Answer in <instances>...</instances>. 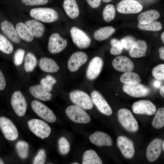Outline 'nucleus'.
<instances>
[{"mask_svg": "<svg viewBox=\"0 0 164 164\" xmlns=\"http://www.w3.org/2000/svg\"><path fill=\"white\" fill-rule=\"evenodd\" d=\"M117 115L119 122L126 130L132 132L138 130V122L129 110L121 109L118 111Z\"/></svg>", "mask_w": 164, "mask_h": 164, "instance_id": "nucleus-1", "label": "nucleus"}, {"mask_svg": "<svg viewBox=\"0 0 164 164\" xmlns=\"http://www.w3.org/2000/svg\"><path fill=\"white\" fill-rule=\"evenodd\" d=\"M31 17L43 22H52L58 19L59 15L54 9L49 8H38L32 9L30 12Z\"/></svg>", "mask_w": 164, "mask_h": 164, "instance_id": "nucleus-2", "label": "nucleus"}, {"mask_svg": "<svg viewBox=\"0 0 164 164\" xmlns=\"http://www.w3.org/2000/svg\"><path fill=\"white\" fill-rule=\"evenodd\" d=\"M28 125L30 130L35 135L42 139L48 137L50 133V127L41 120L32 119L28 121Z\"/></svg>", "mask_w": 164, "mask_h": 164, "instance_id": "nucleus-3", "label": "nucleus"}, {"mask_svg": "<svg viewBox=\"0 0 164 164\" xmlns=\"http://www.w3.org/2000/svg\"><path fill=\"white\" fill-rule=\"evenodd\" d=\"M69 97L73 103L83 109L89 110L93 108L91 99L87 94L83 91L74 90L70 92Z\"/></svg>", "mask_w": 164, "mask_h": 164, "instance_id": "nucleus-4", "label": "nucleus"}, {"mask_svg": "<svg viewBox=\"0 0 164 164\" xmlns=\"http://www.w3.org/2000/svg\"><path fill=\"white\" fill-rule=\"evenodd\" d=\"M65 112L67 116L74 122L84 124L91 121L89 115L82 108L76 105L69 106Z\"/></svg>", "mask_w": 164, "mask_h": 164, "instance_id": "nucleus-5", "label": "nucleus"}, {"mask_svg": "<svg viewBox=\"0 0 164 164\" xmlns=\"http://www.w3.org/2000/svg\"><path fill=\"white\" fill-rule=\"evenodd\" d=\"M32 108L40 117L50 123H53L56 120V117L52 110L42 102L33 100L31 103Z\"/></svg>", "mask_w": 164, "mask_h": 164, "instance_id": "nucleus-6", "label": "nucleus"}, {"mask_svg": "<svg viewBox=\"0 0 164 164\" xmlns=\"http://www.w3.org/2000/svg\"><path fill=\"white\" fill-rule=\"evenodd\" d=\"M11 103L18 116L22 117L25 114L27 109V103L25 97L20 91H17L14 92L11 97Z\"/></svg>", "mask_w": 164, "mask_h": 164, "instance_id": "nucleus-7", "label": "nucleus"}, {"mask_svg": "<svg viewBox=\"0 0 164 164\" xmlns=\"http://www.w3.org/2000/svg\"><path fill=\"white\" fill-rule=\"evenodd\" d=\"M71 36L74 43L78 47L85 49L89 46L91 40L84 31L76 27H73L70 30Z\"/></svg>", "mask_w": 164, "mask_h": 164, "instance_id": "nucleus-8", "label": "nucleus"}, {"mask_svg": "<svg viewBox=\"0 0 164 164\" xmlns=\"http://www.w3.org/2000/svg\"><path fill=\"white\" fill-rule=\"evenodd\" d=\"M0 128L4 136L8 140H15L18 137L17 129L9 118L4 116L0 117Z\"/></svg>", "mask_w": 164, "mask_h": 164, "instance_id": "nucleus-9", "label": "nucleus"}, {"mask_svg": "<svg viewBox=\"0 0 164 164\" xmlns=\"http://www.w3.org/2000/svg\"><path fill=\"white\" fill-rule=\"evenodd\" d=\"M143 9L142 5L135 0H122L116 6V10L123 14L136 13L140 12Z\"/></svg>", "mask_w": 164, "mask_h": 164, "instance_id": "nucleus-10", "label": "nucleus"}, {"mask_svg": "<svg viewBox=\"0 0 164 164\" xmlns=\"http://www.w3.org/2000/svg\"><path fill=\"white\" fill-rule=\"evenodd\" d=\"M67 45V39H63L58 33H54L49 38L48 49L50 53L56 54L63 50Z\"/></svg>", "mask_w": 164, "mask_h": 164, "instance_id": "nucleus-11", "label": "nucleus"}, {"mask_svg": "<svg viewBox=\"0 0 164 164\" xmlns=\"http://www.w3.org/2000/svg\"><path fill=\"white\" fill-rule=\"evenodd\" d=\"M133 112L136 114L152 115L156 111L155 105L147 100H141L135 102L132 106Z\"/></svg>", "mask_w": 164, "mask_h": 164, "instance_id": "nucleus-12", "label": "nucleus"}, {"mask_svg": "<svg viewBox=\"0 0 164 164\" xmlns=\"http://www.w3.org/2000/svg\"><path fill=\"white\" fill-rule=\"evenodd\" d=\"M117 145L123 155L127 159L133 157L135 153L134 143L125 136H118L117 140Z\"/></svg>", "mask_w": 164, "mask_h": 164, "instance_id": "nucleus-13", "label": "nucleus"}, {"mask_svg": "<svg viewBox=\"0 0 164 164\" xmlns=\"http://www.w3.org/2000/svg\"><path fill=\"white\" fill-rule=\"evenodd\" d=\"M123 91L128 95L139 97L148 95L150 92L149 88L142 84H125L123 86Z\"/></svg>", "mask_w": 164, "mask_h": 164, "instance_id": "nucleus-14", "label": "nucleus"}, {"mask_svg": "<svg viewBox=\"0 0 164 164\" xmlns=\"http://www.w3.org/2000/svg\"><path fill=\"white\" fill-rule=\"evenodd\" d=\"M103 65V60L99 56L92 58L88 64L86 72L87 78L90 80L96 79L101 72Z\"/></svg>", "mask_w": 164, "mask_h": 164, "instance_id": "nucleus-15", "label": "nucleus"}, {"mask_svg": "<svg viewBox=\"0 0 164 164\" xmlns=\"http://www.w3.org/2000/svg\"><path fill=\"white\" fill-rule=\"evenodd\" d=\"M91 97L93 103L100 112L108 116L112 114L111 108L98 91L96 90L93 91L91 94Z\"/></svg>", "mask_w": 164, "mask_h": 164, "instance_id": "nucleus-16", "label": "nucleus"}, {"mask_svg": "<svg viewBox=\"0 0 164 164\" xmlns=\"http://www.w3.org/2000/svg\"><path fill=\"white\" fill-rule=\"evenodd\" d=\"M163 141L160 138L152 140L148 145L146 151V156L151 162L156 160L159 156L162 150Z\"/></svg>", "mask_w": 164, "mask_h": 164, "instance_id": "nucleus-17", "label": "nucleus"}, {"mask_svg": "<svg viewBox=\"0 0 164 164\" xmlns=\"http://www.w3.org/2000/svg\"><path fill=\"white\" fill-rule=\"evenodd\" d=\"M87 59L88 56L85 53L81 51L75 52L71 56L68 60V68L71 72L76 71L86 63Z\"/></svg>", "mask_w": 164, "mask_h": 164, "instance_id": "nucleus-18", "label": "nucleus"}, {"mask_svg": "<svg viewBox=\"0 0 164 164\" xmlns=\"http://www.w3.org/2000/svg\"><path fill=\"white\" fill-rule=\"evenodd\" d=\"M112 64L116 70L122 72L132 71L134 67L132 61L128 57L124 56H118L114 58Z\"/></svg>", "mask_w": 164, "mask_h": 164, "instance_id": "nucleus-19", "label": "nucleus"}, {"mask_svg": "<svg viewBox=\"0 0 164 164\" xmlns=\"http://www.w3.org/2000/svg\"><path fill=\"white\" fill-rule=\"evenodd\" d=\"M89 139L92 144L98 146L112 145L113 141L111 138L107 133L103 132H95L90 135Z\"/></svg>", "mask_w": 164, "mask_h": 164, "instance_id": "nucleus-20", "label": "nucleus"}, {"mask_svg": "<svg viewBox=\"0 0 164 164\" xmlns=\"http://www.w3.org/2000/svg\"><path fill=\"white\" fill-rule=\"evenodd\" d=\"M0 27L3 33L11 41L17 43H20L19 37L12 23L5 20L1 23Z\"/></svg>", "mask_w": 164, "mask_h": 164, "instance_id": "nucleus-21", "label": "nucleus"}, {"mask_svg": "<svg viewBox=\"0 0 164 164\" xmlns=\"http://www.w3.org/2000/svg\"><path fill=\"white\" fill-rule=\"evenodd\" d=\"M147 49V44L145 41L138 40L134 42L130 49L129 54L132 57L135 58L145 56Z\"/></svg>", "mask_w": 164, "mask_h": 164, "instance_id": "nucleus-22", "label": "nucleus"}, {"mask_svg": "<svg viewBox=\"0 0 164 164\" xmlns=\"http://www.w3.org/2000/svg\"><path fill=\"white\" fill-rule=\"evenodd\" d=\"M29 91L35 97L43 101H48L52 97V94L45 90L40 85L37 84L30 87Z\"/></svg>", "mask_w": 164, "mask_h": 164, "instance_id": "nucleus-23", "label": "nucleus"}, {"mask_svg": "<svg viewBox=\"0 0 164 164\" xmlns=\"http://www.w3.org/2000/svg\"><path fill=\"white\" fill-rule=\"evenodd\" d=\"M25 24L29 28L34 36L36 38L41 37L44 32V25L36 19H32L25 22Z\"/></svg>", "mask_w": 164, "mask_h": 164, "instance_id": "nucleus-24", "label": "nucleus"}, {"mask_svg": "<svg viewBox=\"0 0 164 164\" xmlns=\"http://www.w3.org/2000/svg\"><path fill=\"white\" fill-rule=\"evenodd\" d=\"M39 66L42 70L48 73L57 72L60 68L54 60L46 57H43L40 58L39 61Z\"/></svg>", "mask_w": 164, "mask_h": 164, "instance_id": "nucleus-25", "label": "nucleus"}, {"mask_svg": "<svg viewBox=\"0 0 164 164\" xmlns=\"http://www.w3.org/2000/svg\"><path fill=\"white\" fill-rule=\"evenodd\" d=\"M160 16V14L158 11L151 9L141 13L138 15V19L139 23L145 24L157 19Z\"/></svg>", "mask_w": 164, "mask_h": 164, "instance_id": "nucleus-26", "label": "nucleus"}, {"mask_svg": "<svg viewBox=\"0 0 164 164\" xmlns=\"http://www.w3.org/2000/svg\"><path fill=\"white\" fill-rule=\"evenodd\" d=\"M63 7L67 15L71 18H76L78 16L79 10L75 0H64Z\"/></svg>", "mask_w": 164, "mask_h": 164, "instance_id": "nucleus-27", "label": "nucleus"}, {"mask_svg": "<svg viewBox=\"0 0 164 164\" xmlns=\"http://www.w3.org/2000/svg\"><path fill=\"white\" fill-rule=\"evenodd\" d=\"M15 27L18 34L21 39L28 42L33 40L34 36L25 23L19 22L16 24Z\"/></svg>", "mask_w": 164, "mask_h": 164, "instance_id": "nucleus-28", "label": "nucleus"}, {"mask_svg": "<svg viewBox=\"0 0 164 164\" xmlns=\"http://www.w3.org/2000/svg\"><path fill=\"white\" fill-rule=\"evenodd\" d=\"M115 31V29L112 26H108L103 27L95 31L94 37L97 40L103 41L108 38Z\"/></svg>", "mask_w": 164, "mask_h": 164, "instance_id": "nucleus-29", "label": "nucleus"}, {"mask_svg": "<svg viewBox=\"0 0 164 164\" xmlns=\"http://www.w3.org/2000/svg\"><path fill=\"white\" fill-rule=\"evenodd\" d=\"M82 164H102V162L96 152L92 149L85 151L83 156Z\"/></svg>", "mask_w": 164, "mask_h": 164, "instance_id": "nucleus-30", "label": "nucleus"}, {"mask_svg": "<svg viewBox=\"0 0 164 164\" xmlns=\"http://www.w3.org/2000/svg\"><path fill=\"white\" fill-rule=\"evenodd\" d=\"M121 82L128 84H139L141 79L136 73L131 71L125 72L122 74L120 78Z\"/></svg>", "mask_w": 164, "mask_h": 164, "instance_id": "nucleus-31", "label": "nucleus"}, {"mask_svg": "<svg viewBox=\"0 0 164 164\" xmlns=\"http://www.w3.org/2000/svg\"><path fill=\"white\" fill-rule=\"evenodd\" d=\"M37 64V60L35 55L31 52H28L24 57V66L27 72L33 71Z\"/></svg>", "mask_w": 164, "mask_h": 164, "instance_id": "nucleus-32", "label": "nucleus"}, {"mask_svg": "<svg viewBox=\"0 0 164 164\" xmlns=\"http://www.w3.org/2000/svg\"><path fill=\"white\" fill-rule=\"evenodd\" d=\"M152 126L156 129H160L164 126V108H159L156 112L152 122Z\"/></svg>", "mask_w": 164, "mask_h": 164, "instance_id": "nucleus-33", "label": "nucleus"}, {"mask_svg": "<svg viewBox=\"0 0 164 164\" xmlns=\"http://www.w3.org/2000/svg\"><path fill=\"white\" fill-rule=\"evenodd\" d=\"M13 50V47L10 42L4 35L0 33V50L3 53L10 54Z\"/></svg>", "mask_w": 164, "mask_h": 164, "instance_id": "nucleus-34", "label": "nucleus"}, {"mask_svg": "<svg viewBox=\"0 0 164 164\" xmlns=\"http://www.w3.org/2000/svg\"><path fill=\"white\" fill-rule=\"evenodd\" d=\"M16 149L19 156L22 159L27 157L28 154L29 145L23 141H18L16 144Z\"/></svg>", "mask_w": 164, "mask_h": 164, "instance_id": "nucleus-35", "label": "nucleus"}, {"mask_svg": "<svg viewBox=\"0 0 164 164\" xmlns=\"http://www.w3.org/2000/svg\"><path fill=\"white\" fill-rule=\"evenodd\" d=\"M56 80L53 76L47 75L45 78H42L40 80V85L46 91L50 92L53 89V86L56 82Z\"/></svg>", "mask_w": 164, "mask_h": 164, "instance_id": "nucleus-36", "label": "nucleus"}, {"mask_svg": "<svg viewBox=\"0 0 164 164\" xmlns=\"http://www.w3.org/2000/svg\"><path fill=\"white\" fill-rule=\"evenodd\" d=\"M102 15L105 21L108 22L113 20L115 16V9L114 6L111 4L106 5L103 9Z\"/></svg>", "mask_w": 164, "mask_h": 164, "instance_id": "nucleus-37", "label": "nucleus"}, {"mask_svg": "<svg viewBox=\"0 0 164 164\" xmlns=\"http://www.w3.org/2000/svg\"><path fill=\"white\" fill-rule=\"evenodd\" d=\"M138 28L141 29L153 31H158L161 29L162 25L161 23L158 21H153L150 23L142 24L138 23Z\"/></svg>", "mask_w": 164, "mask_h": 164, "instance_id": "nucleus-38", "label": "nucleus"}, {"mask_svg": "<svg viewBox=\"0 0 164 164\" xmlns=\"http://www.w3.org/2000/svg\"><path fill=\"white\" fill-rule=\"evenodd\" d=\"M58 148L60 153L62 155L67 154L70 149V144L66 138L62 137L58 141Z\"/></svg>", "mask_w": 164, "mask_h": 164, "instance_id": "nucleus-39", "label": "nucleus"}, {"mask_svg": "<svg viewBox=\"0 0 164 164\" xmlns=\"http://www.w3.org/2000/svg\"><path fill=\"white\" fill-rule=\"evenodd\" d=\"M111 48V53L113 55H117L121 53L123 46L121 41L115 38L111 39L110 41Z\"/></svg>", "mask_w": 164, "mask_h": 164, "instance_id": "nucleus-40", "label": "nucleus"}, {"mask_svg": "<svg viewBox=\"0 0 164 164\" xmlns=\"http://www.w3.org/2000/svg\"><path fill=\"white\" fill-rule=\"evenodd\" d=\"M153 76L156 79L160 80H164V64H159L152 70Z\"/></svg>", "mask_w": 164, "mask_h": 164, "instance_id": "nucleus-41", "label": "nucleus"}, {"mask_svg": "<svg viewBox=\"0 0 164 164\" xmlns=\"http://www.w3.org/2000/svg\"><path fill=\"white\" fill-rule=\"evenodd\" d=\"M25 51L22 49H19L15 51L13 57L14 63L16 66L20 65L22 63Z\"/></svg>", "mask_w": 164, "mask_h": 164, "instance_id": "nucleus-42", "label": "nucleus"}, {"mask_svg": "<svg viewBox=\"0 0 164 164\" xmlns=\"http://www.w3.org/2000/svg\"><path fill=\"white\" fill-rule=\"evenodd\" d=\"M46 157L45 150L43 149H40L37 155L34 157L33 163L34 164H44L46 161Z\"/></svg>", "mask_w": 164, "mask_h": 164, "instance_id": "nucleus-43", "label": "nucleus"}, {"mask_svg": "<svg viewBox=\"0 0 164 164\" xmlns=\"http://www.w3.org/2000/svg\"><path fill=\"white\" fill-rule=\"evenodd\" d=\"M27 5L35 6L46 4L48 0H21Z\"/></svg>", "mask_w": 164, "mask_h": 164, "instance_id": "nucleus-44", "label": "nucleus"}, {"mask_svg": "<svg viewBox=\"0 0 164 164\" xmlns=\"http://www.w3.org/2000/svg\"><path fill=\"white\" fill-rule=\"evenodd\" d=\"M125 40L126 47L125 49L128 50L130 49L132 45L135 41L134 37L131 36H127L123 38Z\"/></svg>", "mask_w": 164, "mask_h": 164, "instance_id": "nucleus-45", "label": "nucleus"}, {"mask_svg": "<svg viewBox=\"0 0 164 164\" xmlns=\"http://www.w3.org/2000/svg\"><path fill=\"white\" fill-rule=\"evenodd\" d=\"M88 4L93 8L99 7L101 3V0H86Z\"/></svg>", "mask_w": 164, "mask_h": 164, "instance_id": "nucleus-46", "label": "nucleus"}, {"mask_svg": "<svg viewBox=\"0 0 164 164\" xmlns=\"http://www.w3.org/2000/svg\"><path fill=\"white\" fill-rule=\"evenodd\" d=\"M6 81L5 77L0 69V91L3 90L5 87Z\"/></svg>", "mask_w": 164, "mask_h": 164, "instance_id": "nucleus-47", "label": "nucleus"}, {"mask_svg": "<svg viewBox=\"0 0 164 164\" xmlns=\"http://www.w3.org/2000/svg\"><path fill=\"white\" fill-rule=\"evenodd\" d=\"M159 57L162 60H164V46H162L160 47L159 50Z\"/></svg>", "mask_w": 164, "mask_h": 164, "instance_id": "nucleus-48", "label": "nucleus"}, {"mask_svg": "<svg viewBox=\"0 0 164 164\" xmlns=\"http://www.w3.org/2000/svg\"><path fill=\"white\" fill-rule=\"evenodd\" d=\"M160 94L163 97H164V86H162L160 89L159 91Z\"/></svg>", "mask_w": 164, "mask_h": 164, "instance_id": "nucleus-49", "label": "nucleus"}, {"mask_svg": "<svg viewBox=\"0 0 164 164\" xmlns=\"http://www.w3.org/2000/svg\"><path fill=\"white\" fill-rule=\"evenodd\" d=\"M154 85L155 87L157 88L160 87L161 86L160 82L157 80H156L154 82Z\"/></svg>", "mask_w": 164, "mask_h": 164, "instance_id": "nucleus-50", "label": "nucleus"}, {"mask_svg": "<svg viewBox=\"0 0 164 164\" xmlns=\"http://www.w3.org/2000/svg\"><path fill=\"white\" fill-rule=\"evenodd\" d=\"M164 32L162 33V34L161 35V39L162 40V41L163 42V43H164Z\"/></svg>", "mask_w": 164, "mask_h": 164, "instance_id": "nucleus-51", "label": "nucleus"}, {"mask_svg": "<svg viewBox=\"0 0 164 164\" xmlns=\"http://www.w3.org/2000/svg\"><path fill=\"white\" fill-rule=\"evenodd\" d=\"M112 0H102L104 2L108 3L109 2Z\"/></svg>", "mask_w": 164, "mask_h": 164, "instance_id": "nucleus-52", "label": "nucleus"}, {"mask_svg": "<svg viewBox=\"0 0 164 164\" xmlns=\"http://www.w3.org/2000/svg\"><path fill=\"white\" fill-rule=\"evenodd\" d=\"M4 164V162H3L2 160L0 158V164Z\"/></svg>", "mask_w": 164, "mask_h": 164, "instance_id": "nucleus-53", "label": "nucleus"}, {"mask_svg": "<svg viewBox=\"0 0 164 164\" xmlns=\"http://www.w3.org/2000/svg\"><path fill=\"white\" fill-rule=\"evenodd\" d=\"M162 148L163 150V151H164V140L162 142Z\"/></svg>", "mask_w": 164, "mask_h": 164, "instance_id": "nucleus-54", "label": "nucleus"}, {"mask_svg": "<svg viewBox=\"0 0 164 164\" xmlns=\"http://www.w3.org/2000/svg\"><path fill=\"white\" fill-rule=\"evenodd\" d=\"M79 164V163H78L77 162H76L71 163V164Z\"/></svg>", "mask_w": 164, "mask_h": 164, "instance_id": "nucleus-55", "label": "nucleus"}]
</instances>
